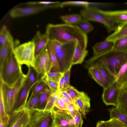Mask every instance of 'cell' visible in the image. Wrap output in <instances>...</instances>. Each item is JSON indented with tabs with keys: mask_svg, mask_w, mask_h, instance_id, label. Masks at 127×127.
<instances>
[{
	"mask_svg": "<svg viewBox=\"0 0 127 127\" xmlns=\"http://www.w3.org/2000/svg\"><path fill=\"white\" fill-rule=\"evenodd\" d=\"M47 46L35 56L33 68L38 74L42 76L51 71L52 69Z\"/></svg>",
	"mask_w": 127,
	"mask_h": 127,
	"instance_id": "10",
	"label": "cell"
},
{
	"mask_svg": "<svg viewBox=\"0 0 127 127\" xmlns=\"http://www.w3.org/2000/svg\"><path fill=\"white\" fill-rule=\"evenodd\" d=\"M28 76L22 75L17 82L9 86L0 80V89L2 92L6 113L10 115L14 110L20 94Z\"/></svg>",
	"mask_w": 127,
	"mask_h": 127,
	"instance_id": "3",
	"label": "cell"
},
{
	"mask_svg": "<svg viewBox=\"0 0 127 127\" xmlns=\"http://www.w3.org/2000/svg\"><path fill=\"white\" fill-rule=\"evenodd\" d=\"M31 95H34L42 93L47 87L45 82L41 79L35 85Z\"/></svg>",
	"mask_w": 127,
	"mask_h": 127,
	"instance_id": "38",
	"label": "cell"
},
{
	"mask_svg": "<svg viewBox=\"0 0 127 127\" xmlns=\"http://www.w3.org/2000/svg\"><path fill=\"white\" fill-rule=\"evenodd\" d=\"M127 36V23L122 24L118 29L108 36L106 39L115 41L119 39Z\"/></svg>",
	"mask_w": 127,
	"mask_h": 127,
	"instance_id": "23",
	"label": "cell"
},
{
	"mask_svg": "<svg viewBox=\"0 0 127 127\" xmlns=\"http://www.w3.org/2000/svg\"><path fill=\"white\" fill-rule=\"evenodd\" d=\"M108 110L110 119H115L127 126V115L119 112L116 107L110 108Z\"/></svg>",
	"mask_w": 127,
	"mask_h": 127,
	"instance_id": "27",
	"label": "cell"
},
{
	"mask_svg": "<svg viewBox=\"0 0 127 127\" xmlns=\"http://www.w3.org/2000/svg\"><path fill=\"white\" fill-rule=\"evenodd\" d=\"M88 72L92 78L99 85L102 87V84L100 74L95 66L93 64L88 67Z\"/></svg>",
	"mask_w": 127,
	"mask_h": 127,
	"instance_id": "34",
	"label": "cell"
},
{
	"mask_svg": "<svg viewBox=\"0 0 127 127\" xmlns=\"http://www.w3.org/2000/svg\"><path fill=\"white\" fill-rule=\"evenodd\" d=\"M0 46L9 43L14 47L12 36L5 26H2L0 30Z\"/></svg>",
	"mask_w": 127,
	"mask_h": 127,
	"instance_id": "24",
	"label": "cell"
},
{
	"mask_svg": "<svg viewBox=\"0 0 127 127\" xmlns=\"http://www.w3.org/2000/svg\"><path fill=\"white\" fill-rule=\"evenodd\" d=\"M39 75L33 67L30 66L28 77L32 88L41 79H38Z\"/></svg>",
	"mask_w": 127,
	"mask_h": 127,
	"instance_id": "35",
	"label": "cell"
},
{
	"mask_svg": "<svg viewBox=\"0 0 127 127\" xmlns=\"http://www.w3.org/2000/svg\"><path fill=\"white\" fill-rule=\"evenodd\" d=\"M106 127H127L120 122L115 118L110 119L105 121Z\"/></svg>",
	"mask_w": 127,
	"mask_h": 127,
	"instance_id": "40",
	"label": "cell"
},
{
	"mask_svg": "<svg viewBox=\"0 0 127 127\" xmlns=\"http://www.w3.org/2000/svg\"><path fill=\"white\" fill-rule=\"evenodd\" d=\"M95 3L90 2L87 1H67L55 4V8L63 7L67 6H82L85 8L90 6V5L95 4Z\"/></svg>",
	"mask_w": 127,
	"mask_h": 127,
	"instance_id": "26",
	"label": "cell"
},
{
	"mask_svg": "<svg viewBox=\"0 0 127 127\" xmlns=\"http://www.w3.org/2000/svg\"><path fill=\"white\" fill-rule=\"evenodd\" d=\"M95 61L103 64L116 76L122 66L127 61V51L112 50L100 55L94 56L86 61V67H88Z\"/></svg>",
	"mask_w": 127,
	"mask_h": 127,
	"instance_id": "2",
	"label": "cell"
},
{
	"mask_svg": "<svg viewBox=\"0 0 127 127\" xmlns=\"http://www.w3.org/2000/svg\"><path fill=\"white\" fill-rule=\"evenodd\" d=\"M31 127H52V112L37 108L30 109Z\"/></svg>",
	"mask_w": 127,
	"mask_h": 127,
	"instance_id": "8",
	"label": "cell"
},
{
	"mask_svg": "<svg viewBox=\"0 0 127 127\" xmlns=\"http://www.w3.org/2000/svg\"><path fill=\"white\" fill-rule=\"evenodd\" d=\"M116 108L119 112L127 115V93L126 92L122 91Z\"/></svg>",
	"mask_w": 127,
	"mask_h": 127,
	"instance_id": "25",
	"label": "cell"
},
{
	"mask_svg": "<svg viewBox=\"0 0 127 127\" xmlns=\"http://www.w3.org/2000/svg\"><path fill=\"white\" fill-rule=\"evenodd\" d=\"M60 68L64 73L72 66V61L76 43L73 42L61 43L52 41Z\"/></svg>",
	"mask_w": 127,
	"mask_h": 127,
	"instance_id": "5",
	"label": "cell"
},
{
	"mask_svg": "<svg viewBox=\"0 0 127 127\" xmlns=\"http://www.w3.org/2000/svg\"><path fill=\"white\" fill-rule=\"evenodd\" d=\"M41 93L31 95L27 102L26 106L29 109L36 108Z\"/></svg>",
	"mask_w": 127,
	"mask_h": 127,
	"instance_id": "37",
	"label": "cell"
},
{
	"mask_svg": "<svg viewBox=\"0 0 127 127\" xmlns=\"http://www.w3.org/2000/svg\"><path fill=\"white\" fill-rule=\"evenodd\" d=\"M24 126H21V127H24Z\"/></svg>",
	"mask_w": 127,
	"mask_h": 127,
	"instance_id": "54",
	"label": "cell"
},
{
	"mask_svg": "<svg viewBox=\"0 0 127 127\" xmlns=\"http://www.w3.org/2000/svg\"><path fill=\"white\" fill-rule=\"evenodd\" d=\"M12 50L19 64H26L34 67L35 59V46L32 41L15 47Z\"/></svg>",
	"mask_w": 127,
	"mask_h": 127,
	"instance_id": "7",
	"label": "cell"
},
{
	"mask_svg": "<svg viewBox=\"0 0 127 127\" xmlns=\"http://www.w3.org/2000/svg\"><path fill=\"white\" fill-rule=\"evenodd\" d=\"M60 19L65 23L74 25L82 19L81 15L78 14H72L62 16Z\"/></svg>",
	"mask_w": 127,
	"mask_h": 127,
	"instance_id": "30",
	"label": "cell"
},
{
	"mask_svg": "<svg viewBox=\"0 0 127 127\" xmlns=\"http://www.w3.org/2000/svg\"><path fill=\"white\" fill-rule=\"evenodd\" d=\"M64 74L63 73L58 82V92H61L63 91L64 86Z\"/></svg>",
	"mask_w": 127,
	"mask_h": 127,
	"instance_id": "48",
	"label": "cell"
},
{
	"mask_svg": "<svg viewBox=\"0 0 127 127\" xmlns=\"http://www.w3.org/2000/svg\"><path fill=\"white\" fill-rule=\"evenodd\" d=\"M72 66L70 67L64 73V84L63 91L65 90L70 85L69 79L70 76V70Z\"/></svg>",
	"mask_w": 127,
	"mask_h": 127,
	"instance_id": "44",
	"label": "cell"
},
{
	"mask_svg": "<svg viewBox=\"0 0 127 127\" xmlns=\"http://www.w3.org/2000/svg\"><path fill=\"white\" fill-rule=\"evenodd\" d=\"M59 96V92L50 94L44 110L52 112L55 108V104Z\"/></svg>",
	"mask_w": 127,
	"mask_h": 127,
	"instance_id": "32",
	"label": "cell"
},
{
	"mask_svg": "<svg viewBox=\"0 0 127 127\" xmlns=\"http://www.w3.org/2000/svg\"><path fill=\"white\" fill-rule=\"evenodd\" d=\"M51 93L48 87H46L41 94L36 108L44 109Z\"/></svg>",
	"mask_w": 127,
	"mask_h": 127,
	"instance_id": "29",
	"label": "cell"
},
{
	"mask_svg": "<svg viewBox=\"0 0 127 127\" xmlns=\"http://www.w3.org/2000/svg\"><path fill=\"white\" fill-rule=\"evenodd\" d=\"M126 3H127V2Z\"/></svg>",
	"mask_w": 127,
	"mask_h": 127,
	"instance_id": "55",
	"label": "cell"
},
{
	"mask_svg": "<svg viewBox=\"0 0 127 127\" xmlns=\"http://www.w3.org/2000/svg\"><path fill=\"white\" fill-rule=\"evenodd\" d=\"M90 99L88 95L83 92H80V95L76 100L79 111L84 116L90 108Z\"/></svg>",
	"mask_w": 127,
	"mask_h": 127,
	"instance_id": "18",
	"label": "cell"
},
{
	"mask_svg": "<svg viewBox=\"0 0 127 127\" xmlns=\"http://www.w3.org/2000/svg\"><path fill=\"white\" fill-rule=\"evenodd\" d=\"M50 41L61 43L73 42L77 43L82 49H86L88 43L87 34L74 25L66 23L54 24L47 26L45 33Z\"/></svg>",
	"mask_w": 127,
	"mask_h": 127,
	"instance_id": "1",
	"label": "cell"
},
{
	"mask_svg": "<svg viewBox=\"0 0 127 127\" xmlns=\"http://www.w3.org/2000/svg\"><path fill=\"white\" fill-rule=\"evenodd\" d=\"M55 107L59 109L68 111V105L63 100L59 95L55 105Z\"/></svg>",
	"mask_w": 127,
	"mask_h": 127,
	"instance_id": "43",
	"label": "cell"
},
{
	"mask_svg": "<svg viewBox=\"0 0 127 127\" xmlns=\"http://www.w3.org/2000/svg\"><path fill=\"white\" fill-rule=\"evenodd\" d=\"M122 90L115 81L109 86L104 88L102 95L103 101L106 105L116 106Z\"/></svg>",
	"mask_w": 127,
	"mask_h": 127,
	"instance_id": "12",
	"label": "cell"
},
{
	"mask_svg": "<svg viewBox=\"0 0 127 127\" xmlns=\"http://www.w3.org/2000/svg\"><path fill=\"white\" fill-rule=\"evenodd\" d=\"M102 12L113 21L121 24L127 23V10L104 11Z\"/></svg>",
	"mask_w": 127,
	"mask_h": 127,
	"instance_id": "16",
	"label": "cell"
},
{
	"mask_svg": "<svg viewBox=\"0 0 127 127\" xmlns=\"http://www.w3.org/2000/svg\"><path fill=\"white\" fill-rule=\"evenodd\" d=\"M65 90L70 95L74 102L76 104V100L80 95V92L71 85Z\"/></svg>",
	"mask_w": 127,
	"mask_h": 127,
	"instance_id": "39",
	"label": "cell"
},
{
	"mask_svg": "<svg viewBox=\"0 0 127 127\" xmlns=\"http://www.w3.org/2000/svg\"><path fill=\"white\" fill-rule=\"evenodd\" d=\"M68 111L73 118L76 115L77 111H79L75 106L72 103H70L68 105Z\"/></svg>",
	"mask_w": 127,
	"mask_h": 127,
	"instance_id": "46",
	"label": "cell"
},
{
	"mask_svg": "<svg viewBox=\"0 0 127 127\" xmlns=\"http://www.w3.org/2000/svg\"><path fill=\"white\" fill-rule=\"evenodd\" d=\"M41 79L45 82L52 93L59 92L58 82L52 80L44 75L42 76Z\"/></svg>",
	"mask_w": 127,
	"mask_h": 127,
	"instance_id": "36",
	"label": "cell"
},
{
	"mask_svg": "<svg viewBox=\"0 0 127 127\" xmlns=\"http://www.w3.org/2000/svg\"><path fill=\"white\" fill-rule=\"evenodd\" d=\"M122 91L125 92L127 93V84L122 90Z\"/></svg>",
	"mask_w": 127,
	"mask_h": 127,
	"instance_id": "51",
	"label": "cell"
},
{
	"mask_svg": "<svg viewBox=\"0 0 127 127\" xmlns=\"http://www.w3.org/2000/svg\"><path fill=\"white\" fill-rule=\"evenodd\" d=\"M47 46L51 64L52 72H61L60 66L52 42L49 41Z\"/></svg>",
	"mask_w": 127,
	"mask_h": 127,
	"instance_id": "21",
	"label": "cell"
},
{
	"mask_svg": "<svg viewBox=\"0 0 127 127\" xmlns=\"http://www.w3.org/2000/svg\"><path fill=\"white\" fill-rule=\"evenodd\" d=\"M14 47L9 43L0 46V67L2 65L11 50H13Z\"/></svg>",
	"mask_w": 127,
	"mask_h": 127,
	"instance_id": "28",
	"label": "cell"
},
{
	"mask_svg": "<svg viewBox=\"0 0 127 127\" xmlns=\"http://www.w3.org/2000/svg\"><path fill=\"white\" fill-rule=\"evenodd\" d=\"M30 111L27 106L13 111L9 115L8 127H21L30 124Z\"/></svg>",
	"mask_w": 127,
	"mask_h": 127,
	"instance_id": "9",
	"label": "cell"
},
{
	"mask_svg": "<svg viewBox=\"0 0 127 127\" xmlns=\"http://www.w3.org/2000/svg\"><path fill=\"white\" fill-rule=\"evenodd\" d=\"M54 109L52 127H77L74 118L67 111Z\"/></svg>",
	"mask_w": 127,
	"mask_h": 127,
	"instance_id": "11",
	"label": "cell"
},
{
	"mask_svg": "<svg viewBox=\"0 0 127 127\" xmlns=\"http://www.w3.org/2000/svg\"><path fill=\"white\" fill-rule=\"evenodd\" d=\"M88 52V51L86 49H82L77 43H76L72 60V65L82 63Z\"/></svg>",
	"mask_w": 127,
	"mask_h": 127,
	"instance_id": "20",
	"label": "cell"
},
{
	"mask_svg": "<svg viewBox=\"0 0 127 127\" xmlns=\"http://www.w3.org/2000/svg\"><path fill=\"white\" fill-rule=\"evenodd\" d=\"M96 127H106L105 121H98L97 123Z\"/></svg>",
	"mask_w": 127,
	"mask_h": 127,
	"instance_id": "50",
	"label": "cell"
},
{
	"mask_svg": "<svg viewBox=\"0 0 127 127\" xmlns=\"http://www.w3.org/2000/svg\"><path fill=\"white\" fill-rule=\"evenodd\" d=\"M74 25L77 27L81 31L86 34L94 29L93 26L87 20L84 19H82Z\"/></svg>",
	"mask_w": 127,
	"mask_h": 127,
	"instance_id": "31",
	"label": "cell"
},
{
	"mask_svg": "<svg viewBox=\"0 0 127 127\" xmlns=\"http://www.w3.org/2000/svg\"><path fill=\"white\" fill-rule=\"evenodd\" d=\"M114 42L113 50L127 51V36L118 39Z\"/></svg>",
	"mask_w": 127,
	"mask_h": 127,
	"instance_id": "33",
	"label": "cell"
},
{
	"mask_svg": "<svg viewBox=\"0 0 127 127\" xmlns=\"http://www.w3.org/2000/svg\"><path fill=\"white\" fill-rule=\"evenodd\" d=\"M9 116L6 112L2 92L0 89V121Z\"/></svg>",
	"mask_w": 127,
	"mask_h": 127,
	"instance_id": "42",
	"label": "cell"
},
{
	"mask_svg": "<svg viewBox=\"0 0 127 127\" xmlns=\"http://www.w3.org/2000/svg\"><path fill=\"white\" fill-rule=\"evenodd\" d=\"M53 8V4L40 5L26 7H17L13 9L10 11V16L15 18L36 13L44 10Z\"/></svg>",
	"mask_w": 127,
	"mask_h": 127,
	"instance_id": "13",
	"label": "cell"
},
{
	"mask_svg": "<svg viewBox=\"0 0 127 127\" xmlns=\"http://www.w3.org/2000/svg\"><path fill=\"white\" fill-rule=\"evenodd\" d=\"M82 127V126H79L78 127Z\"/></svg>",
	"mask_w": 127,
	"mask_h": 127,
	"instance_id": "53",
	"label": "cell"
},
{
	"mask_svg": "<svg viewBox=\"0 0 127 127\" xmlns=\"http://www.w3.org/2000/svg\"><path fill=\"white\" fill-rule=\"evenodd\" d=\"M23 127H31L29 124L25 126H24Z\"/></svg>",
	"mask_w": 127,
	"mask_h": 127,
	"instance_id": "52",
	"label": "cell"
},
{
	"mask_svg": "<svg viewBox=\"0 0 127 127\" xmlns=\"http://www.w3.org/2000/svg\"><path fill=\"white\" fill-rule=\"evenodd\" d=\"M9 119V116L0 121V127H8Z\"/></svg>",
	"mask_w": 127,
	"mask_h": 127,
	"instance_id": "49",
	"label": "cell"
},
{
	"mask_svg": "<svg viewBox=\"0 0 127 127\" xmlns=\"http://www.w3.org/2000/svg\"><path fill=\"white\" fill-rule=\"evenodd\" d=\"M63 73L61 72L50 71L46 73L43 75L58 83Z\"/></svg>",
	"mask_w": 127,
	"mask_h": 127,
	"instance_id": "41",
	"label": "cell"
},
{
	"mask_svg": "<svg viewBox=\"0 0 127 127\" xmlns=\"http://www.w3.org/2000/svg\"><path fill=\"white\" fill-rule=\"evenodd\" d=\"M92 64L95 66L100 74L103 88L109 86L116 81V76L100 62L95 61Z\"/></svg>",
	"mask_w": 127,
	"mask_h": 127,
	"instance_id": "14",
	"label": "cell"
},
{
	"mask_svg": "<svg viewBox=\"0 0 127 127\" xmlns=\"http://www.w3.org/2000/svg\"><path fill=\"white\" fill-rule=\"evenodd\" d=\"M59 2L50 1H40L37 2H29L27 3V4L31 5L39 4L40 5H49L56 4Z\"/></svg>",
	"mask_w": 127,
	"mask_h": 127,
	"instance_id": "45",
	"label": "cell"
},
{
	"mask_svg": "<svg viewBox=\"0 0 127 127\" xmlns=\"http://www.w3.org/2000/svg\"><path fill=\"white\" fill-rule=\"evenodd\" d=\"M116 77V81L122 90L127 84V61L122 66Z\"/></svg>",
	"mask_w": 127,
	"mask_h": 127,
	"instance_id": "22",
	"label": "cell"
},
{
	"mask_svg": "<svg viewBox=\"0 0 127 127\" xmlns=\"http://www.w3.org/2000/svg\"><path fill=\"white\" fill-rule=\"evenodd\" d=\"M32 41L35 45V56L47 46L49 40L46 33L42 34L39 32L38 31Z\"/></svg>",
	"mask_w": 127,
	"mask_h": 127,
	"instance_id": "19",
	"label": "cell"
},
{
	"mask_svg": "<svg viewBox=\"0 0 127 127\" xmlns=\"http://www.w3.org/2000/svg\"><path fill=\"white\" fill-rule=\"evenodd\" d=\"M61 93L63 96L69 100L75 106L77 110L79 111V108L77 104L74 102L72 98L65 90L61 92Z\"/></svg>",
	"mask_w": 127,
	"mask_h": 127,
	"instance_id": "47",
	"label": "cell"
},
{
	"mask_svg": "<svg viewBox=\"0 0 127 127\" xmlns=\"http://www.w3.org/2000/svg\"><path fill=\"white\" fill-rule=\"evenodd\" d=\"M0 68V80L9 86L14 85L23 75L21 65L17 61L12 50Z\"/></svg>",
	"mask_w": 127,
	"mask_h": 127,
	"instance_id": "4",
	"label": "cell"
},
{
	"mask_svg": "<svg viewBox=\"0 0 127 127\" xmlns=\"http://www.w3.org/2000/svg\"><path fill=\"white\" fill-rule=\"evenodd\" d=\"M32 88L30 81L27 77L20 94L14 110L26 106L28 97Z\"/></svg>",
	"mask_w": 127,
	"mask_h": 127,
	"instance_id": "15",
	"label": "cell"
},
{
	"mask_svg": "<svg viewBox=\"0 0 127 127\" xmlns=\"http://www.w3.org/2000/svg\"><path fill=\"white\" fill-rule=\"evenodd\" d=\"M81 16L84 19L97 22L103 24L108 32L117 30L123 24L115 22L107 17L96 7L90 6L80 11Z\"/></svg>",
	"mask_w": 127,
	"mask_h": 127,
	"instance_id": "6",
	"label": "cell"
},
{
	"mask_svg": "<svg viewBox=\"0 0 127 127\" xmlns=\"http://www.w3.org/2000/svg\"><path fill=\"white\" fill-rule=\"evenodd\" d=\"M114 42L105 40L95 44L92 47L94 56H98L113 50Z\"/></svg>",
	"mask_w": 127,
	"mask_h": 127,
	"instance_id": "17",
	"label": "cell"
}]
</instances>
